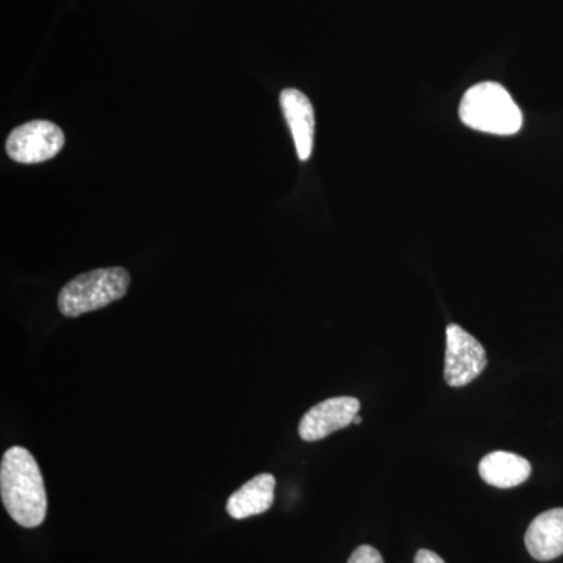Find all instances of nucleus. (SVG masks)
I'll use <instances>...</instances> for the list:
<instances>
[{
    "label": "nucleus",
    "instance_id": "nucleus-1",
    "mask_svg": "<svg viewBox=\"0 0 563 563\" xmlns=\"http://www.w3.org/2000/svg\"><path fill=\"white\" fill-rule=\"evenodd\" d=\"M0 498L7 514L22 528H38L46 520L47 495L43 474L25 448L13 446L3 454Z\"/></svg>",
    "mask_w": 563,
    "mask_h": 563
},
{
    "label": "nucleus",
    "instance_id": "nucleus-2",
    "mask_svg": "<svg viewBox=\"0 0 563 563\" xmlns=\"http://www.w3.org/2000/svg\"><path fill=\"white\" fill-rule=\"evenodd\" d=\"M463 124L492 135H515L523 128V113L512 96L495 81L474 85L463 95L459 109Z\"/></svg>",
    "mask_w": 563,
    "mask_h": 563
},
{
    "label": "nucleus",
    "instance_id": "nucleus-3",
    "mask_svg": "<svg viewBox=\"0 0 563 563\" xmlns=\"http://www.w3.org/2000/svg\"><path fill=\"white\" fill-rule=\"evenodd\" d=\"M129 287L131 274L128 269L120 266L92 269L74 277L62 288L58 295V309L65 317L77 318L120 301Z\"/></svg>",
    "mask_w": 563,
    "mask_h": 563
},
{
    "label": "nucleus",
    "instance_id": "nucleus-4",
    "mask_svg": "<svg viewBox=\"0 0 563 563\" xmlns=\"http://www.w3.org/2000/svg\"><path fill=\"white\" fill-rule=\"evenodd\" d=\"M487 368V354L483 344L459 324L446 328L444 380L450 387H465Z\"/></svg>",
    "mask_w": 563,
    "mask_h": 563
},
{
    "label": "nucleus",
    "instance_id": "nucleus-5",
    "mask_svg": "<svg viewBox=\"0 0 563 563\" xmlns=\"http://www.w3.org/2000/svg\"><path fill=\"white\" fill-rule=\"evenodd\" d=\"M65 146V133L51 121H32L14 129L7 140L11 161L35 165L51 161Z\"/></svg>",
    "mask_w": 563,
    "mask_h": 563
},
{
    "label": "nucleus",
    "instance_id": "nucleus-6",
    "mask_svg": "<svg viewBox=\"0 0 563 563\" xmlns=\"http://www.w3.org/2000/svg\"><path fill=\"white\" fill-rule=\"evenodd\" d=\"M361 412V401L352 396L325 399L313 406L299 422L303 442H318L331 433L347 428Z\"/></svg>",
    "mask_w": 563,
    "mask_h": 563
},
{
    "label": "nucleus",
    "instance_id": "nucleus-7",
    "mask_svg": "<svg viewBox=\"0 0 563 563\" xmlns=\"http://www.w3.org/2000/svg\"><path fill=\"white\" fill-rule=\"evenodd\" d=\"M280 107L290 128L299 161L307 162L312 155L314 140V110L302 91L287 88L280 92Z\"/></svg>",
    "mask_w": 563,
    "mask_h": 563
},
{
    "label": "nucleus",
    "instance_id": "nucleus-8",
    "mask_svg": "<svg viewBox=\"0 0 563 563\" xmlns=\"http://www.w3.org/2000/svg\"><path fill=\"white\" fill-rule=\"evenodd\" d=\"M526 548L536 561L548 562L563 554V509H551L533 518L525 536Z\"/></svg>",
    "mask_w": 563,
    "mask_h": 563
},
{
    "label": "nucleus",
    "instance_id": "nucleus-9",
    "mask_svg": "<svg viewBox=\"0 0 563 563\" xmlns=\"http://www.w3.org/2000/svg\"><path fill=\"white\" fill-rule=\"evenodd\" d=\"M276 477L269 473L258 474L232 493L228 501V514L235 520L268 512L274 504Z\"/></svg>",
    "mask_w": 563,
    "mask_h": 563
},
{
    "label": "nucleus",
    "instance_id": "nucleus-10",
    "mask_svg": "<svg viewBox=\"0 0 563 563\" xmlns=\"http://www.w3.org/2000/svg\"><path fill=\"white\" fill-rule=\"evenodd\" d=\"M531 473V463L521 455L506 451L487 454L479 463V474L484 483L496 488L518 487L529 479Z\"/></svg>",
    "mask_w": 563,
    "mask_h": 563
},
{
    "label": "nucleus",
    "instance_id": "nucleus-11",
    "mask_svg": "<svg viewBox=\"0 0 563 563\" xmlns=\"http://www.w3.org/2000/svg\"><path fill=\"white\" fill-rule=\"evenodd\" d=\"M347 563H384V559L376 548L369 547V544H362L351 554Z\"/></svg>",
    "mask_w": 563,
    "mask_h": 563
},
{
    "label": "nucleus",
    "instance_id": "nucleus-12",
    "mask_svg": "<svg viewBox=\"0 0 563 563\" xmlns=\"http://www.w3.org/2000/svg\"><path fill=\"white\" fill-rule=\"evenodd\" d=\"M413 563H446L440 558L439 554L433 553V551L429 550H420L417 555H415Z\"/></svg>",
    "mask_w": 563,
    "mask_h": 563
},
{
    "label": "nucleus",
    "instance_id": "nucleus-13",
    "mask_svg": "<svg viewBox=\"0 0 563 563\" xmlns=\"http://www.w3.org/2000/svg\"><path fill=\"white\" fill-rule=\"evenodd\" d=\"M352 424H362V418L357 415V417L354 418V422H352Z\"/></svg>",
    "mask_w": 563,
    "mask_h": 563
}]
</instances>
